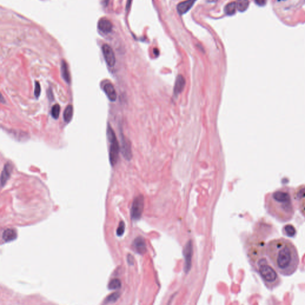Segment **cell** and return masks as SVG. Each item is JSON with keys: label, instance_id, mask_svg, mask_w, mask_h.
<instances>
[{"label": "cell", "instance_id": "6da1fadb", "mask_svg": "<svg viewBox=\"0 0 305 305\" xmlns=\"http://www.w3.org/2000/svg\"><path fill=\"white\" fill-rule=\"evenodd\" d=\"M265 253L278 274L288 277L297 271L300 262L299 253L290 240L279 238L270 240L266 245Z\"/></svg>", "mask_w": 305, "mask_h": 305}, {"label": "cell", "instance_id": "7a4b0ae2", "mask_svg": "<svg viewBox=\"0 0 305 305\" xmlns=\"http://www.w3.org/2000/svg\"><path fill=\"white\" fill-rule=\"evenodd\" d=\"M265 208L268 214L279 222L286 223L291 220L296 209L294 191L283 187L266 194Z\"/></svg>", "mask_w": 305, "mask_h": 305}, {"label": "cell", "instance_id": "3957f363", "mask_svg": "<svg viewBox=\"0 0 305 305\" xmlns=\"http://www.w3.org/2000/svg\"><path fill=\"white\" fill-rule=\"evenodd\" d=\"M257 271L263 284L269 290L273 291L281 284V279L277 271L264 257L260 259L257 263Z\"/></svg>", "mask_w": 305, "mask_h": 305}, {"label": "cell", "instance_id": "277c9868", "mask_svg": "<svg viewBox=\"0 0 305 305\" xmlns=\"http://www.w3.org/2000/svg\"><path fill=\"white\" fill-rule=\"evenodd\" d=\"M107 135L109 141L110 142V150H109V159L111 166H115L117 163L119 159V146L116 138V134L111 128V126L109 125L107 127Z\"/></svg>", "mask_w": 305, "mask_h": 305}, {"label": "cell", "instance_id": "5b68a950", "mask_svg": "<svg viewBox=\"0 0 305 305\" xmlns=\"http://www.w3.org/2000/svg\"><path fill=\"white\" fill-rule=\"evenodd\" d=\"M294 199L296 209L305 218V185L300 186L294 191Z\"/></svg>", "mask_w": 305, "mask_h": 305}, {"label": "cell", "instance_id": "8992f818", "mask_svg": "<svg viewBox=\"0 0 305 305\" xmlns=\"http://www.w3.org/2000/svg\"><path fill=\"white\" fill-rule=\"evenodd\" d=\"M144 199L142 195H138L135 198L131 209V216L132 220H138L142 216L144 209Z\"/></svg>", "mask_w": 305, "mask_h": 305}, {"label": "cell", "instance_id": "52a82bcc", "mask_svg": "<svg viewBox=\"0 0 305 305\" xmlns=\"http://www.w3.org/2000/svg\"><path fill=\"white\" fill-rule=\"evenodd\" d=\"M184 256L185 259L184 271L185 273H189L192 266V257L193 255V245L191 240H189L183 250Z\"/></svg>", "mask_w": 305, "mask_h": 305}, {"label": "cell", "instance_id": "ba28073f", "mask_svg": "<svg viewBox=\"0 0 305 305\" xmlns=\"http://www.w3.org/2000/svg\"><path fill=\"white\" fill-rule=\"evenodd\" d=\"M102 51L107 65L109 67H113L116 63V57L113 50L108 44H104L102 47Z\"/></svg>", "mask_w": 305, "mask_h": 305}, {"label": "cell", "instance_id": "9c48e42d", "mask_svg": "<svg viewBox=\"0 0 305 305\" xmlns=\"http://www.w3.org/2000/svg\"><path fill=\"white\" fill-rule=\"evenodd\" d=\"M132 247L134 250L140 255H143L146 252V243L145 240L142 237H138L135 239Z\"/></svg>", "mask_w": 305, "mask_h": 305}, {"label": "cell", "instance_id": "30bf717a", "mask_svg": "<svg viewBox=\"0 0 305 305\" xmlns=\"http://www.w3.org/2000/svg\"><path fill=\"white\" fill-rule=\"evenodd\" d=\"M121 142L122 154L125 159H127V160H130L132 158V151L130 142L124 136H122Z\"/></svg>", "mask_w": 305, "mask_h": 305}, {"label": "cell", "instance_id": "8fae6325", "mask_svg": "<svg viewBox=\"0 0 305 305\" xmlns=\"http://www.w3.org/2000/svg\"><path fill=\"white\" fill-rule=\"evenodd\" d=\"M195 1L196 0H186L179 3L177 7L178 13L179 14L183 15L188 12L192 8V7L193 6Z\"/></svg>", "mask_w": 305, "mask_h": 305}, {"label": "cell", "instance_id": "7c38bea8", "mask_svg": "<svg viewBox=\"0 0 305 305\" xmlns=\"http://www.w3.org/2000/svg\"><path fill=\"white\" fill-rule=\"evenodd\" d=\"M185 84L186 82L183 76L181 75H179L176 79L175 84L174 86V90H173V93L175 97H178L182 92L183 91Z\"/></svg>", "mask_w": 305, "mask_h": 305}, {"label": "cell", "instance_id": "4fadbf2b", "mask_svg": "<svg viewBox=\"0 0 305 305\" xmlns=\"http://www.w3.org/2000/svg\"><path fill=\"white\" fill-rule=\"evenodd\" d=\"M12 171L13 166L12 164H10V163H7L4 165V169L1 173V184L2 187H3L6 184L7 181L9 179Z\"/></svg>", "mask_w": 305, "mask_h": 305}, {"label": "cell", "instance_id": "5bb4252c", "mask_svg": "<svg viewBox=\"0 0 305 305\" xmlns=\"http://www.w3.org/2000/svg\"><path fill=\"white\" fill-rule=\"evenodd\" d=\"M98 28L103 33L107 34L112 30L113 24L107 18H101L98 21Z\"/></svg>", "mask_w": 305, "mask_h": 305}, {"label": "cell", "instance_id": "9a60e30c", "mask_svg": "<svg viewBox=\"0 0 305 305\" xmlns=\"http://www.w3.org/2000/svg\"><path fill=\"white\" fill-rule=\"evenodd\" d=\"M104 92L109 100L111 102H114L117 98V94L115 87L111 84H106L103 88Z\"/></svg>", "mask_w": 305, "mask_h": 305}, {"label": "cell", "instance_id": "2e32d148", "mask_svg": "<svg viewBox=\"0 0 305 305\" xmlns=\"http://www.w3.org/2000/svg\"><path fill=\"white\" fill-rule=\"evenodd\" d=\"M17 237V232L14 229H7L3 234V239L5 242L12 241L16 240Z\"/></svg>", "mask_w": 305, "mask_h": 305}, {"label": "cell", "instance_id": "e0dca14e", "mask_svg": "<svg viewBox=\"0 0 305 305\" xmlns=\"http://www.w3.org/2000/svg\"><path fill=\"white\" fill-rule=\"evenodd\" d=\"M282 234L287 236L288 237L294 238L297 234V231L296 228L292 224H287L282 227Z\"/></svg>", "mask_w": 305, "mask_h": 305}, {"label": "cell", "instance_id": "ac0fdd59", "mask_svg": "<svg viewBox=\"0 0 305 305\" xmlns=\"http://www.w3.org/2000/svg\"><path fill=\"white\" fill-rule=\"evenodd\" d=\"M61 76L65 80V81L68 84H70L71 82V78H70V75L69 73V70L68 69L67 63L65 60L61 61Z\"/></svg>", "mask_w": 305, "mask_h": 305}, {"label": "cell", "instance_id": "d6986e66", "mask_svg": "<svg viewBox=\"0 0 305 305\" xmlns=\"http://www.w3.org/2000/svg\"><path fill=\"white\" fill-rule=\"evenodd\" d=\"M73 115V106L69 105L66 107L63 113V119L65 122L69 123L72 119Z\"/></svg>", "mask_w": 305, "mask_h": 305}, {"label": "cell", "instance_id": "ffe728a7", "mask_svg": "<svg viewBox=\"0 0 305 305\" xmlns=\"http://www.w3.org/2000/svg\"><path fill=\"white\" fill-rule=\"evenodd\" d=\"M237 5L235 2H232L228 4L224 8V12L226 15L232 16L236 12Z\"/></svg>", "mask_w": 305, "mask_h": 305}, {"label": "cell", "instance_id": "44dd1931", "mask_svg": "<svg viewBox=\"0 0 305 305\" xmlns=\"http://www.w3.org/2000/svg\"><path fill=\"white\" fill-rule=\"evenodd\" d=\"M236 5L239 12H244L249 7V0H237Z\"/></svg>", "mask_w": 305, "mask_h": 305}, {"label": "cell", "instance_id": "7402d4cb", "mask_svg": "<svg viewBox=\"0 0 305 305\" xmlns=\"http://www.w3.org/2000/svg\"><path fill=\"white\" fill-rule=\"evenodd\" d=\"M120 297V293L118 292L112 293L107 296L104 301L105 304H111L115 303Z\"/></svg>", "mask_w": 305, "mask_h": 305}, {"label": "cell", "instance_id": "603a6c76", "mask_svg": "<svg viewBox=\"0 0 305 305\" xmlns=\"http://www.w3.org/2000/svg\"><path fill=\"white\" fill-rule=\"evenodd\" d=\"M121 286H122L121 281L119 279L115 278L110 281V282L108 284V288L111 290H115L120 288L121 287Z\"/></svg>", "mask_w": 305, "mask_h": 305}, {"label": "cell", "instance_id": "cb8c5ba5", "mask_svg": "<svg viewBox=\"0 0 305 305\" xmlns=\"http://www.w3.org/2000/svg\"><path fill=\"white\" fill-rule=\"evenodd\" d=\"M60 113V106L58 104H55L52 107L51 110V114L54 119H57Z\"/></svg>", "mask_w": 305, "mask_h": 305}, {"label": "cell", "instance_id": "d4e9b609", "mask_svg": "<svg viewBox=\"0 0 305 305\" xmlns=\"http://www.w3.org/2000/svg\"><path fill=\"white\" fill-rule=\"evenodd\" d=\"M125 230V224L123 221H121L116 230V234L118 236L121 237L123 234Z\"/></svg>", "mask_w": 305, "mask_h": 305}, {"label": "cell", "instance_id": "484cf974", "mask_svg": "<svg viewBox=\"0 0 305 305\" xmlns=\"http://www.w3.org/2000/svg\"><path fill=\"white\" fill-rule=\"evenodd\" d=\"M41 86H40L39 83L38 82H36L35 86V91H34V94H35V97L38 98L39 97L40 94H41Z\"/></svg>", "mask_w": 305, "mask_h": 305}, {"label": "cell", "instance_id": "4316f807", "mask_svg": "<svg viewBox=\"0 0 305 305\" xmlns=\"http://www.w3.org/2000/svg\"><path fill=\"white\" fill-rule=\"evenodd\" d=\"M255 3L259 6H265L266 4V0H255Z\"/></svg>", "mask_w": 305, "mask_h": 305}, {"label": "cell", "instance_id": "83f0119b", "mask_svg": "<svg viewBox=\"0 0 305 305\" xmlns=\"http://www.w3.org/2000/svg\"><path fill=\"white\" fill-rule=\"evenodd\" d=\"M127 261H128V262L129 264L130 265H133L134 263V257L132 256L131 255H128V256H127Z\"/></svg>", "mask_w": 305, "mask_h": 305}, {"label": "cell", "instance_id": "f1b7e54d", "mask_svg": "<svg viewBox=\"0 0 305 305\" xmlns=\"http://www.w3.org/2000/svg\"><path fill=\"white\" fill-rule=\"evenodd\" d=\"M48 92V97H49V98L50 100H52L53 99V92H52V90L51 89L49 90V91H47Z\"/></svg>", "mask_w": 305, "mask_h": 305}, {"label": "cell", "instance_id": "f546056e", "mask_svg": "<svg viewBox=\"0 0 305 305\" xmlns=\"http://www.w3.org/2000/svg\"><path fill=\"white\" fill-rule=\"evenodd\" d=\"M109 0H102V4L104 6L106 7L109 4Z\"/></svg>", "mask_w": 305, "mask_h": 305}, {"label": "cell", "instance_id": "4dcf8cb0", "mask_svg": "<svg viewBox=\"0 0 305 305\" xmlns=\"http://www.w3.org/2000/svg\"><path fill=\"white\" fill-rule=\"evenodd\" d=\"M131 0H128V3L127 4V10L128 11L129 9V7H130V6H131Z\"/></svg>", "mask_w": 305, "mask_h": 305}, {"label": "cell", "instance_id": "1f68e13d", "mask_svg": "<svg viewBox=\"0 0 305 305\" xmlns=\"http://www.w3.org/2000/svg\"><path fill=\"white\" fill-rule=\"evenodd\" d=\"M153 51H154V54L156 55V56H158V55H159V50H158V49H154V50H153Z\"/></svg>", "mask_w": 305, "mask_h": 305}, {"label": "cell", "instance_id": "d6a6232c", "mask_svg": "<svg viewBox=\"0 0 305 305\" xmlns=\"http://www.w3.org/2000/svg\"><path fill=\"white\" fill-rule=\"evenodd\" d=\"M282 1H285V0H282Z\"/></svg>", "mask_w": 305, "mask_h": 305}]
</instances>
